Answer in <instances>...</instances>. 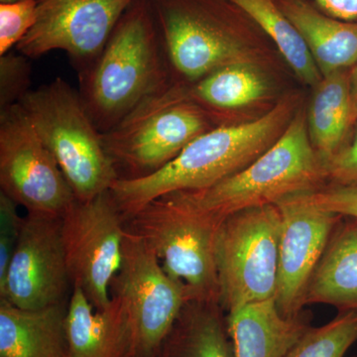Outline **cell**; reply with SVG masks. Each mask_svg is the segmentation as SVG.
<instances>
[{
	"label": "cell",
	"mask_w": 357,
	"mask_h": 357,
	"mask_svg": "<svg viewBox=\"0 0 357 357\" xmlns=\"http://www.w3.org/2000/svg\"><path fill=\"white\" fill-rule=\"evenodd\" d=\"M300 105L299 96H285L255 121L223 123L202 134L151 175L119 178L110 192L124 220L160 197L206 189L241 172L280 138Z\"/></svg>",
	"instance_id": "obj_1"
},
{
	"label": "cell",
	"mask_w": 357,
	"mask_h": 357,
	"mask_svg": "<svg viewBox=\"0 0 357 357\" xmlns=\"http://www.w3.org/2000/svg\"><path fill=\"white\" fill-rule=\"evenodd\" d=\"M165 58L149 0H134L96 62L79 76V96L100 133L168 86Z\"/></svg>",
	"instance_id": "obj_2"
},
{
	"label": "cell",
	"mask_w": 357,
	"mask_h": 357,
	"mask_svg": "<svg viewBox=\"0 0 357 357\" xmlns=\"http://www.w3.org/2000/svg\"><path fill=\"white\" fill-rule=\"evenodd\" d=\"M328 182L326 163L312 146L307 112L300 107L280 138L241 172L206 189L168 195L222 222L238 211L317 191Z\"/></svg>",
	"instance_id": "obj_3"
},
{
	"label": "cell",
	"mask_w": 357,
	"mask_h": 357,
	"mask_svg": "<svg viewBox=\"0 0 357 357\" xmlns=\"http://www.w3.org/2000/svg\"><path fill=\"white\" fill-rule=\"evenodd\" d=\"M20 105L77 201H88L112 189L119 173L79 93L57 77L30 91Z\"/></svg>",
	"instance_id": "obj_4"
},
{
	"label": "cell",
	"mask_w": 357,
	"mask_h": 357,
	"mask_svg": "<svg viewBox=\"0 0 357 357\" xmlns=\"http://www.w3.org/2000/svg\"><path fill=\"white\" fill-rule=\"evenodd\" d=\"M222 222L165 195L133 213L126 227L171 278L184 284L191 301L220 303L215 243Z\"/></svg>",
	"instance_id": "obj_5"
},
{
	"label": "cell",
	"mask_w": 357,
	"mask_h": 357,
	"mask_svg": "<svg viewBox=\"0 0 357 357\" xmlns=\"http://www.w3.org/2000/svg\"><path fill=\"white\" fill-rule=\"evenodd\" d=\"M172 84H192L234 64H256L229 17L227 0H149Z\"/></svg>",
	"instance_id": "obj_6"
},
{
	"label": "cell",
	"mask_w": 357,
	"mask_h": 357,
	"mask_svg": "<svg viewBox=\"0 0 357 357\" xmlns=\"http://www.w3.org/2000/svg\"><path fill=\"white\" fill-rule=\"evenodd\" d=\"M222 114L191 100H176L160 91L145 100L109 132L100 133L105 151L121 178L151 175L211 129Z\"/></svg>",
	"instance_id": "obj_7"
},
{
	"label": "cell",
	"mask_w": 357,
	"mask_h": 357,
	"mask_svg": "<svg viewBox=\"0 0 357 357\" xmlns=\"http://www.w3.org/2000/svg\"><path fill=\"white\" fill-rule=\"evenodd\" d=\"M110 294L121 310L128 357H150L159 351L191 301L184 284L171 278L153 251L126 227Z\"/></svg>",
	"instance_id": "obj_8"
},
{
	"label": "cell",
	"mask_w": 357,
	"mask_h": 357,
	"mask_svg": "<svg viewBox=\"0 0 357 357\" xmlns=\"http://www.w3.org/2000/svg\"><path fill=\"white\" fill-rule=\"evenodd\" d=\"M280 232L276 204L248 208L222 220L215 261L220 304L227 314L251 303L274 299Z\"/></svg>",
	"instance_id": "obj_9"
},
{
	"label": "cell",
	"mask_w": 357,
	"mask_h": 357,
	"mask_svg": "<svg viewBox=\"0 0 357 357\" xmlns=\"http://www.w3.org/2000/svg\"><path fill=\"white\" fill-rule=\"evenodd\" d=\"M70 280L96 310L112 303V283L121 265L126 220L112 192L76 201L61 218Z\"/></svg>",
	"instance_id": "obj_10"
},
{
	"label": "cell",
	"mask_w": 357,
	"mask_h": 357,
	"mask_svg": "<svg viewBox=\"0 0 357 357\" xmlns=\"http://www.w3.org/2000/svg\"><path fill=\"white\" fill-rule=\"evenodd\" d=\"M0 185L27 213L54 218L77 199L20 103L0 110Z\"/></svg>",
	"instance_id": "obj_11"
},
{
	"label": "cell",
	"mask_w": 357,
	"mask_h": 357,
	"mask_svg": "<svg viewBox=\"0 0 357 357\" xmlns=\"http://www.w3.org/2000/svg\"><path fill=\"white\" fill-rule=\"evenodd\" d=\"M134 0H42L32 29L16 46L36 59L65 51L79 76L96 62Z\"/></svg>",
	"instance_id": "obj_12"
},
{
	"label": "cell",
	"mask_w": 357,
	"mask_h": 357,
	"mask_svg": "<svg viewBox=\"0 0 357 357\" xmlns=\"http://www.w3.org/2000/svg\"><path fill=\"white\" fill-rule=\"evenodd\" d=\"M68 271L61 218L27 213L6 277L0 300L34 310L65 302Z\"/></svg>",
	"instance_id": "obj_13"
},
{
	"label": "cell",
	"mask_w": 357,
	"mask_h": 357,
	"mask_svg": "<svg viewBox=\"0 0 357 357\" xmlns=\"http://www.w3.org/2000/svg\"><path fill=\"white\" fill-rule=\"evenodd\" d=\"M276 206L281 213V232L274 300L283 316L293 317L306 306L312 275L344 217L314 206L307 192L287 197Z\"/></svg>",
	"instance_id": "obj_14"
},
{
	"label": "cell",
	"mask_w": 357,
	"mask_h": 357,
	"mask_svg": "<svg viewBox=\"0 0 357 357\" xmlns=\"http://www.w3.org/2000/svg\"><path fill=\"white\" fill-rule=\"evenodd\" d=\"M227 323L236 357H284L311 328L307 312L283 316L274 299L238 307Z\"/></svg>",
	"instance_id": "obj_15"
},
{
	"label": "cell",
	"mask_w": 357,
	"mask_h": 357,
	"mask_svg": "<svg viewBox=\"0 0 357 357\" xmlns=\"http://www.w3.org/2000/svg\"><path fill=\"white\" fill-rule=\"evenodd\" d=\"M65 302L27 310L0 300V357H68Z\"/></svg>",
	"instance_id": "obj_16"
},
{
	"label": "cell",
	"mask_w": 357,
	"mask_h": 357,
	"mask_svg": "<svg viewBox=\"0 0 357 357\" xmlns=\"http://www.w3.org/2000/svg\"><path fill=\"white\" fill-rule=\"evenodd\" d=\"M297 28L321 76L357 64V21L335 20L307 0H275Z\"/></svg>",
	"instance_id": "obj_17"
},
{
	"label": "cell",
	"mask_w": 357,
	"mask_h": 357,
	"mask_svg": "<svg viewBox=\"0 0 357 357\" xmlns=\"http://www.w3.org/2000/svg\"><path fill=\"white\" fill-rule=\"evenodd\" d=\"M305 303L357 309V218L344 217L307 285Z\"/></svg>",
	"instance_id": "obj_18"
},
{
	"label": "cell",
	"mask_w": 357,
	"mask_h": 357,
	"mask_svg": "<svg viewBox=\"0 0 357 357\" xmlns=\"http://www.w3.org/2000/svg\"><path fill=\"white\" fill-rule=\"evenodd\" d=\"M68 357H128L126 330L119 305L96 310L75 286L66 317Z\"/></svg>",
	"instance_id": "obj_19"
},
{
	"label": "cell",
	"mask_w": 357,
	"mask_h": 357,
	"mask_svg": "<svg viewBox=\"0 0 357 357\" xmlns=\"http://www.w3.org/2000/svg\"><path fill=\"white\" fill-rule=\"evenodd\" d=\"M178 100H188L223 114L252 105L266 96L269 86L257 64H234L192 84H169Z\"/></svg>",
	"instance_id": "obj_20"
},
{
	"label": "cell",
	"mask_w": 357,
	"mask_h": 357,
	"mask_svg": "<svg viewBox=\"0 0 357 357\" xmlns=\"http://www.w3.org/2000/svg\"><path fill=\"white\" fill-rule=\"evenodd\" d=\"M307 123L312 146L328 163L347 145V133L354 126L349 70L331 73L314 86Z\"/></svg>",
	"instance_id": "obj_21"
},
{
	"label": "cell",
	"mask_w": 357,
	"mask_h": 357,
	"mask_svg": "<svg viewBox=\"0 0 357 357\" xmlns=\"http://www.w3.org/2000/svg\"><path fill=\"white\" fill-rule=\"evenodd\" d=\"M163 344L165 357H236L225 310L217 302L185 303Z\"/></svg>",
	"instance_id": "obj_22"
},
{
	"label": "cell",
	"mask_w": 357,
	"mask_h": 357,
	"mask_svg": "<svg viewBox=\"0 0 357 357\" xmlns=\"http://www.w3.org/2000/svg\"><path fill=\"white\" fill-rule=\"evenodd\" d=\"M266 33L303 83L316 86L323 79L306 42L275 0H227Z\"/></svg>",
	"instance_id": "obj_23"
},
{
	"label": "cell",
	"mask_w": 357,
	"mask_h": 357,
	"mask_svg": "<svg viewBox=\"0 0 357 357\" xmlns=\"http://www.w3.org/2000/svg\"><path fill=\"white\" fill-rule=\"evenodd\" d=\"M357 342V309L340 311L326 325L311 328L284 357H344Z\"/></svg>",
	"instance_id": "obj_24"
},
{
	"label": "cell",
	"mask_w": 357,
	"mask_h": 357,
	"mask_svg": "<svg viewBox=\"0 0 357 357\" xmlns=\"http://www.w3.org/2000/svg\"><path fill=\"white\" fill-rule=\"evenodd\" d=\"M38 4L35 0L0 3V56L13 50L32 29Z\"/></svg>",
	"instance_id": "obj_25"
},
{
	"label": "cell",
	"mask_w": 357,
	"mask_h": 357,
	"mask_svg": "<svg viewBox=\"0 0 357 357\" xmlns=\"http://www.w3.org/2000/svg\"><path fill=\"white\" fill-rule=\"evenodd\" d=\"M31 67L27 57L10 51L0 56V110L17 105L31 89Z\"/></svg>",
	"instance_id": "obj_26"
},
{
	"label": "cell",
	"mask_w": 357,
	"mask_h": 357,
	"mask_svg": "<svg viewBox=\"0 0 357 357\" xmlns=\"http://www.w3.org/2000/svg\"><path fill=\"white\" fill-rule=\"evenodd\" d=\"M18 204L0 191V282L7 269L20 239L23 218L17 211Z\"/></svg>",
	"instance_id": "obj_27"
},
{
	"label": "cell",
	"mask_w": 357,
	"mask_h": 357,
	"mask_svg": "<svg viewBox=\"0 0 357 357\" xmlns=\"http://www.w3.org/2000/svg\"><path fill=\"white\" fill-rule=\"evenodd\" d=\"M307 196L321 210L357 218V185L326 184Z\"/></svg>",
	"instance_id": "obj_28"
},
{
	"label": "cell",
	"mask_w": 357,
	"mask_h": 357,
	"mask_svg": "<svg viewBox=\"0 0 357 357\" xmlns=\"http://www.w3.org/2000/svg\"><path fill=\"white\" fill-rule=\"evenodd\" d=\"M328 184L357 185V134L326 163Z\"/></svg>",
	"instance_id": "obj_29"
},
{
	"label": "cell",
	"mask_w": 357,
	"mask_h": 357,
	"mask_svg": "<svg viewBox=\"0 0 357 357\" xmlns=\"http://www.w3.org/2000/svg\"><path fill=\"white\" fill-rule=\"evenodd\" d=\"M321 13L344 21L357 20V0H314Z\"/></svg>",
	"instance_id": "obj_30"
},
{
	"label": "cell",
	"mask_w": 357,
	"mask_h": 357,
	"mask_svg": "<svg viewBox=\"0 0 357 357\" xmlns=\"http://www.w3.org/2000/svg\"><path fill=\"white\" fill-rule=\"evenodd\" d=\"M349 82H351V102L352 123L357 121V64L349 69Z\"/></svg>",
	"instance_id": "obj_31"
},
{
	"label": "cell",
	"mask_w": 357,
	"mask_h": 357,
	"mask_svg": "<svg viewBox=\"0 0 357 357\" xmlns=\"http://www.w3.org/2000/svg\"><path fill=\"white\" fill-rule=\"evenodd\" d=\"M21 1V0H0V3H6V2ZM35 1L41 2L42 0H35Z\"/></svg>",
	"instance_id": "obj_32"
}]
</instances>
